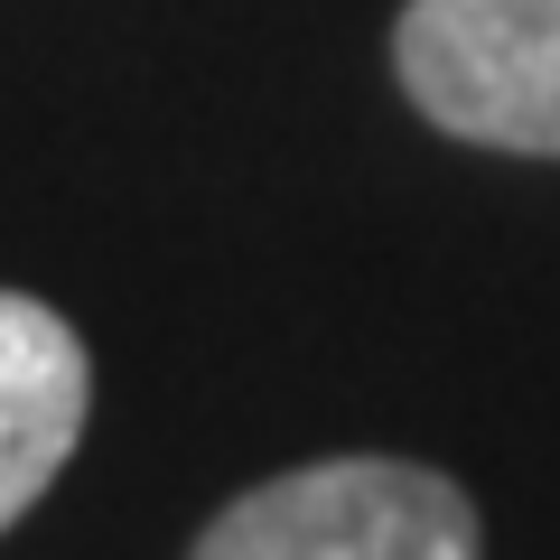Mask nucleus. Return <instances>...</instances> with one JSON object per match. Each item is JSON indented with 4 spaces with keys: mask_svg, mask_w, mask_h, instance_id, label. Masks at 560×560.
Returning a JSON list of instances; mask_svg holds the SVG:
<instances>
[{
    "mask_svg": "<svg viewBox=\"0 0 560 560\" xmlns=\"http://www.w3.org/2000/svg\"><path fill=\"white\" fill-rule=\"evenodd\" d=\"M477 504L411 458H318L261 477L197 533L187 560H477Z\"/></svg>",
    "mask_w": 560,
    "mask_h": 560,
    "instance_id": "1",
    "label": "nucleus"
},
{
    "mask_svg": "<svg viewBox=\"0 0 560 560\" xmlns=\"http://www.w3.org/2000/svg\"><path fill=\"white\" fill-rule=\"evenodd\" d=\"M393 75L448 140L560 160V0H411Z\"/></svg>",
    "mask_w": 560,
    "mask_h": 560,
    "instance_id": "2",
    "label": "nucleus"
},
{
    "mask_svg": "<svg viewBox=\"0 0 560 560\" xmlns=\"http://www.w3.org/2000/svg\"><path fill=\"white\" fill-rule=\"evenodd\" d=\"M94 411L84 337L28 290H0V533L66 477Z\"/></svg>",
    "mask_w": 560,
    "mask_h": 560,
    "instance_id": "3",
    "label": "nucleus"
}]
</instances>
